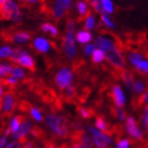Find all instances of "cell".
<instances>
[{"mask_svg": "<svg viewBox=\"0 0 148 148\" xmlns=\"http://www.w3.org/2000/svg\"><path fill=\"white\" fill-rule=\"evenodd\" d=\"M95 126L97 127L101 131H103V132L105 133V134H107V136H110L113 134V127H111L110 125L106 122L105 119H104L103 116H101V115L96 116Z\"/></svg>", "mask_w": 148, "mask_h": 148, "instance_id": "10", "label": "cell"}, {"mask_svg": "<svg viewBox=\"0 0 148 148\" xmlns=\"http://www.w3.org/2000/svg\"><path fill=\"white\" fill-rule=\"evenodd\" d=\"M62 48H64V51H65L67 57L72 58V57L75 56L76 48H75V43H74L73 32H68L67 33V35L62 40Z\"/></svg>", "mask_w": 148, "mask_h": 148, "instance_id": "7", "label": "cell"}, {"mask_svg": "<svg viewBox=\"0 0 148 148\" xmlns=\"http://www.w3.org/2000/svg\"><path fill=\"white\" fill-rule=\"evenodd\" d=\"M2 107H3V114H2V122L4 123L6 119H10L12 116L16 107L17 102L15 99L14 90L13 91H6L4 93V97L2 99Z\"/></svg>", "mask_w": 148, "mask_h": 148, "instance_id": "3", "label": "cell"}, {"mask_svg": "<svg viewBox=\"0 0 148 148\" xmlns=\"http://www.w3.org/2000/svg\"><path fill=\"white\" fill-rule=\"evenodd\" d=\"M12 69H13V67H11V66L0 65V76H2V75H8V76H11Z\"/></svg>", "mask_w": 148, "mask_h": 148, "instance_id": "33", "label": "cell"}, {"mask_svg": "<svg viewBox=\"0 0 148 148\" xmlns=\"http://www.w3.org/2000/svg\"><path fill=\"white\" fill-rule=\"evenodd\" d=\"M91 39H92V35H91L90 32L87 31V30L79 31L76 34V40L79 43H87V42H89Z\"/></svg>", "mask_w": 148, "mask_h": 148, "instance_id": "18", "label": "cell"}, {"mask_svg": "<svg viewBox=\"0 0 148 148\" xmlns=\"http://www.w3.org/2000/svg\"><path fill=\"white\" fill-rule=\"evenodd\" d=\"M95 46L97 47L99 50H102L103 52H105V51H107V50L115 47V45H114L110 39H108V38L99 36L95 39Z\"/></svg>", "mask_w": 148, "mask_h": 148, "instance_id": "13", "label": "cell"}, {"mask_svg": "<svg viewBox=\"0 0 148 148\" xmlns=\"http://www.w3.org/2000/svg\"><path fill=\"white\" fill-rule=\"evenodd\" d=\"M144 84L141 82V80H136V83H134V89H133V91L136 93H141L144 90Z\"/></svg>", "mask_w": 148, "mask_h": 148, "instance_id": "42", "label": "cell"}, {"mask_svg": "<svg viewBox=\"0 0 148 148\" xmlns=\"http://www.w3.org/2000/svg\"><path fill=\"white\" fill-rule=\"evenodd\" d=\"M22 146H23V145H22V144L19 142V141H16V142L10 143L6 148H22Z\"/></svg>", "mask_w": 148, "mask_h": 148, "instance_id": "45", "label": "cell"}, {"mask_svg": "<svg viewBox=\"0 0 148 148\" xmlns=\"http://www.w3.org/2000/svg\"><path fill=\"white\" fill-rule=\"evenodd\" d=\"M18 109L20 111H22V112H28V111H31L32 109H33V107H32L31 104L29 102H27V101H21V102L19 103Z\"/></svg>", "mask_w": 148, "mask_h": 148, "instance_id": "31", "label": "cell"}, {"mask_svg": "<svg viewBox=\"0 0 148 148\" xmlns=\"http://www.w3.org/2000/svg\"><path fill=\"white\" fill-rule=\"evenodd\" d=\"M102 22L104 25H106L109 28H114V23L109 19L108 14H103L102 15Z\"/></svg>", "mask_w": 148, "mask_h": 148, "instance_id": "38", "label": "cell"}, {"mask_svg": "<svg viewBox=\"0 0 148 148\" xmlns=\"http://www.w3.org/2000/svg\"><path fill=\"white\" fill-rule=\"evenodd\" d=\"M71 6V0H55V4L53 8V15L56 19H59L66 11L70 9Z\"/></svg>", "mask_w": 148, "mask_h": 148, "instance_id": "8", "label": "cell"}, {"mask_svg": "<svg viewBox=\"0 0 148 148\" xmlns=\"http://www.w3.org/2000/svg\"><path fill=\"white\" fill-rule=\"evenodd\" d=\"M93 142H94V144H95L97 148H108L107 144L104 141H102V140L96 138V136H93Z\"/></svg>", "mask_w": 148, "mask_h": 148, "instance_id": "41", "label": "cell"}, {"mask_svg": "<svg viewBox=\"0 0 148 148\" xmlns=\"http://www.w3.org/2000/svg\"><path fill=\"white\" fill-rule=\"evenodd\" d=\"M0 20H13L15 22L21 20L20 11L13 0H4L3 4L0 6Z\"/></svg>", "mask_w": 148, "mask_h": 148, "instance_id": "2", "label": "cell"}, {"mask_svg": "<svg viewBox=\"0 0 148 148\" xmlns=\"http://www.w3.org/2000/svg\"><path fill=\"white\" fill-rule=\"evenodd\" d=\"M105 58V53L103 52L102 50H95L94 53L92 54V62L94 64H99V62H102Z\"/></svg>", "mask_w": 148, "mask_h": 148, "instance_id": "27", "label": "cell"}, {"mask_svg": "<svg viewBox=\"0 0 148 148\" xmlns=\"http://www.w3.org/2000/svg\"><path fill=\"white\" fill-rule=\"evenodd\" d=\"M1 95H2V86L0 84V99H1Z\"/></svg>", "mask_w": 148, "mask_h": 148, "instance_id": "47", "label": "cell"}, {"mask_svg": "<svg viewBox=\"0 0 148 148\" xmlns=\"http://www.w3.org/2000/svg\"><path fill=\"white\" fill-rule=\"evenodd\" d=\"M5 143H6V136H2V138L0 139V148L5 145Z\"/></svg>", "mask_w": 148, "mask_h": 148, "instance_id": "46", "label": "cell"}, {"mask_svg": "<svg viewBox=\"0 0 148 148\" xmlns=\"http://www.w3.org/2000/svg\"><path fill=\"white\" fill-rule=\"evenodd\" d=\"M89 130H90V132L92 133L93 136H96V138L101 139L102 141H104L107 145H111V144H112V140L110 139V136H107V134H105V133L99 132V130H96L95 128H93V127H89Z\"/></svg>", "mask_w": 148, "mask_h": 148, "instance_id": "17", "label": "cell"}, {"mask_svg": "<svg viewBox=\"0 0 148 148\" xmlns=\"http://www.w3.org/2000/svg\"><path fill=\"white\" fill-rule=\"evenodd\" d=\"M116 148H129V140L123 139L116 141Z\"/></svg>", "mask_w": 148, "mask_h": 148, "instance_id": "40", "label": "cell"}, {"mask_svg": "<svg viewBox=\"0 0 148 148\" xmlns=\"http://www.w3.org/2000/svg\"><path fill=\"white\" fill-rule=\"evenodd\" d=\"M121 78L124 82V84L126 85V87L128 89L133 90L134 89V83L136 80L133 78V75L131 73H129L128 71H121Z\"/></svg>", "mask_w": 148, "mask_h": 148, "instance_id": "14", "label": "cell"}, {"mask_svg": "<svg viewBox=\"0 0 148 148\" xmlns=\"http://www.w3.org/2000/svg\"><path fill=\"white\" fill-rule=\"evenodd\" d=\"M3 2H4V0H0V6L2 5V4H3Z\"/></svg>", "mask_w": 148, "mask_h": 148, "instance_id": "48", "label": "cell"}, {"mask_svg": "<svg viewBox=\"0 0 148 148\" xmlns=\"http://www.w3.org/2000/svg\"><path fill=\"white\" fill-rule=\"evenodd\" d=\"M126 129L127 132L131 138H133L134 140H138L142 144H146L148 145V143L144 140V136H143L142 131L140 129L138 125H136V120L133 119L132 116H127L126 119Z\"/></svg>", "mask_w": 148, "mask_h": 148, "instance_id": "5", "label": "cell"}, {"mask_svg": "<svg viewBox=\"0 0 148 148\" xmlns=\"http://www.w3.org/2000/svg\"><path fill=\"white\" fill-rule=\"evenodd\" d=\"M31 113H32V116L34 117L35 120L40 122V121H42V116H41V113H40V110L38 108H34L31 110Z\"/></svg>", "mask_w": 148, "mask_h": 148, "instance_id": "39", "label": "cell"}, {"mask_svg": "<svg viewBox=\"0 0 148 148\" xmlns=\"http://www.w3.org/2000/svg\"><path fill=\"white\" fill-rule=\"evenodd\" d=\"M41 30H42L43 32H46V33H50L53 37H57V35H58L57 29L53 25H51V23H43V25H41Z\"/></svg>", "mask_w": 148, "mask_h": 148, "instance_id": "24", "label": "cell"}, {"mask_svg": "<svg viewBox=\"0 0 148 148\" xmlns=\"http://www.w3.org/2000/svg\"><path fill=\"white\" fill-rule=\"evenodd\" d=\"M74 21L72 19H69L68 22H67V32H73L74 31Z\"/></svg>", "mask_w": 148, "mask_h": 148, "instance_id": "44", "label": "cell"}, {"mask_svg": "<svg viewBox=\"0 0 148 148\" xmlns=\"http://www.w3.org/2000/svg\"><path fill=\"white\" fill-rule=\"evenodd\" d=\"M141 120H142V125L144 129L146 130V132H148V105L144 107V114L142 115Z\"/></svg>", "mask_w": 148, "mask_h": 148, "instance_id": "30", "label": "cell"}, {"mask_svg": "<svg viewBox=\"0 0 148 148\" xmlns=\"http://www.w3.org/2000/svg\"><path fill=\"white\" fill-rule=\"evenodd\" d=\"M34 48L38 51V52H47L50 48V45L48 42V40L45 38H37L34 41Z\"/></svg>", "mask_w": 148, "mask_h": 148, "instance_id": "16", "label": "cell"}, {"mask_svg": "<svg viewBox=\"0 0 148 148\" xmlns=\"http://www.w3.org/2000/svg\"><path fill=\"white\" fill-rule=\"evenodd\" d=\"M94 22H95L94 17H93L92 15H90L89 17L86 19V23H85V29H86L87 31H89V30L93 29V27H94Z\"/></svg>", "mask_w": 148, "mask_h": 148, "instance_id": "36", "label": "cell"}, {"mask_svg": "<svg viewBox=\"0 0 148 148\" xmlns=\"http://www.w3.org/2000/svg\"><path fill=\"white\" fill-rule=\"evenodd\" d=\"M12 51H13V50L10 49L9 47H3V48H1V49H0V57H1V58L10 57V56H11V54H12Z\"/></svg>", "mask_w": 148, "mask_h": 148, "instance_id": "35", "label": "cell"}, {"mask_svg": "<svg viewBox=\"0 0 148 148\" xmlns=\"http://www.w3.org/2000/svg\"><path fill=\"white\" fill-rule=\"evenodd\" d=\"M20 1H21V2H25V0H20Z\"/></svg>", "mask_w": 148, "mask_h": 148, "instance_id": "50", "label": "cell"}, {"mask_svg": "<svg viewBox=\"0 0 148 148\" xmlns=\"http://www.w3.org/2000/svg\"><path fill=\"white\" fill-rule=\"evenodd\" d=\"M95 50L96 49H95V46H94V45H88V46L85 47L84 51H85V54H86V55H92Z\"/></svg>", "mask_w": 148, "mask_h": 148, "instance_id": "43", "label": "cell"}, {"mask_svg": "<svg viewBox=\"0 0 148 148\" xmlns=\"http://www.w3.org/2000/svg\"><path fill=\"white\" fill-rule=\"evenodd\" d=\"M110 110H111L112 115H113L114 117H117L120 121H124L126 119V112L122 108H119V107H111Z\"/></svg>", "mask_w": 148, "mask_h": 148, "instance_id": "22", "label": "cell"}, {"mask_svg": "<svg viewBox=\"0 0 148 148\" xmlns=\"http://www.w3.org/2000/svg\"><path fill=\"white\" fill-rule=\"evenodd\" d=\"M90 1V0H77L76 6H77V11L79 13L80 18H78V21H82L84 18H88L90 15H91V11L88 9V5H87V2Z\"/></svg>", "mask_w": 148, "mask_h": 148, "instance_id": "11", "label": "cell"}, {"mask_svg": "<svg viewBox=\"0 0 148 148\" xmlns=\"http://www.w3.org/2000/svg\"><path fill=\"white\" fill-rule=\"evenodd\" d=\"M72 78H73V74H72L71 70L65 68L57 73V75L55 76V83L59 89L64 90L70 86Z\"/></svg>", "mask_w": 148, "mask_h": 148, "instance_id": "6", "label": "cell"}, {"mask_svg": "<svg viewBox=\"0 0 148 148\" xmlns=\"http://www.w3.org/2000/svg\"><path fill=\"white\" fill-rule=\"evenodd\" d=\"M138 72H140L141 74H148V62L147 60H142V62H140L139 66L136 67Z\"/></svg>", "mask_w": 148, "mask_h": 148, "instance_id": "29", "label": "cell"}, {"mask_svg": "<svg viewBox=\"0 0 148 148\" xmlns=\"http://www.w3.org/2000/svg\"><path fill=\"white\" fill-rule=\"evenodd\" d=\"M17 64H19V65L22 66V67H25V68L29 69V70L32 72H35V70H36L33 58H32L29 54H27L25 52L19 57V59L17 60Z\"/></svg>", "mask_w": 148, "mask_h": 148, "instance_id": "12", "label": "cell"}, {"mask_svg": "<svg viewBox=\"0 0 148 148\" xmlns=\"http://www.w3.org/2000/svg\"><path fill=\"white\" fill-rule=\"evenodd\" d=\"M23 75H25V73H23L21 69L17 68V67H13L12 72H11V76L17 79V78H22Z\"/></svg>", "mask_w": 148, "mask_h": 148, "instance_id": "32", "label": "cell"}, {"mask_svg": "<svg viewBox=\"0 0 148 148\" xmlns=\"http://www.w3.org/2000/svg\"><path fill=\"white\" fill-rule=\"evenodd\" d=\"M31 128H32L31 123L25 120V122L21 124L20 128H19V129L14 133V136H14V138H17V139L21 138V136H25V134H27L29 131H31Z\"/></svg>", "mask_w": 148, "mask_h": 148, "instance_id": "15", "label": "cell"}, {"mask_svg": "<svg viewBox=\"0 0 148 148\" xmlns=\"http://www.w3.org/2000/svg\"><path fill=\"white\" fill-rule=\"evenodd\" d=\"M112 99H113L114 104L119 107V108H122L124 105H125V95H124V92L122 88H121L119 85H115L112 88Z\"/></svg>", "mask_w": 148, "mask_h": 148, "instance_id": "9", "label": "cell"}, {"mask_svg": "<svg viewBox=\"0 0 148 148\" xmlns=\"http://www.w3.org/2000/svg\"><path fill=\"white\" fill-rule=\"evenodd\" d=\"M2 107V99H0V109Z\"/></svg>", "mask_w": 148, "mask_h": 148, "instance_id": "49", "label": "cell"}, {"mask_svg": "<svg viewBox=\"0 0 148 148\" xmlns=\"http://www.w3.org/2000/svg\"><path fill=\"white\" fill-rule=\"evenodd\" d=\"M136 107H141V106L145 105V104H148V90L146 91L144 94L140 96L139 99L136 101Z\"/></svg>", "mask_w": 148, "mask_h": 148, "instance_id": "34", "label": "cell"}, {"mask_svg": "<svg viewBox=\"0 0 148 148\" xmlns=\"http://www.w3.org/2000/svg\"><path fill=\"white\" fill-rule=\"evenodd\" d=\"M25 121V117L23 116V115H17V116H16L15 119L12 121V123H11V126H10V129H11V131L15 133L16 131L20 128L21 124L23 123Z\"/></svg>", "mask_w": 148, "mask_h": 148, "instance_id": "19", "label": "cell"}, {"mask_svg": "<svg viewBox=\"0 0 148 148\" xmlns=\"http://www.w3.org/2000/svg\"><path fill=\"white\" fill-rule=\"evenodd\" d=\"M31 133H32V136H35V138L38 140H45V138H46L45 130L41 129V128L38 126H33V128H31Z\"/></svg>", "mask_w": 148, "mask_h": 148, "instance_id": "25", "label": "cell"}, {"mask_svg": "<svg viewBox=\"0 0 148 148\" xmlns=\"http://www.w3.org/2000/svg\"><path fill=\"white\" fill-rule=\"evenodd\" d=\"M105 58L110 62L111 65L116 67L119 69H123L126 66V60L123 57L120 49H117L116 47H113L111 49L105 51Z\"/></svg>", "mask_w": 148, "mask_h": 148, "instance_id": "4", "label": "cell"}, {"mask_svg": "<svg viewBox=\"0 0 148 148\" xmlns=\"http://www.w3.org/2000/svg\"><path fill=\"white\" fill-rule=\"evenodd\" d=\"M128 58H129V62H131L134 67H138L140 62H142V60H144V59H143V56L141 55L139 52H130L129 54H128Z\"/></svg>", "mask_w": 148, "mask_h": 148, "instance_id": "21", "label": "cell"}, {"mask_svg": "<svg viewBox=\"0 0 148 148\" xmlns=\"http://www.w3.org/2000/svg\"><path fill=\"white\" fill-rule=\"evenodd\" d=\"M77 97L76 89L73 86H69L65 91V99L69 103H73L74 99Z\"/></svg>", "mask_w": 148, "mask_h": 148, "instance_id": "20", "label": "cell"}, {"mask_svg": "<svg viewBox=\"0 0 148 148\" xmlns=\"http://www.w3.org/2000/svg\"><path fill=\"white\" fill-rule=\"evenodd\" d=\"M77 112L80 114V116L84 119H90L94 115V110L91 108H84V107H77Z\"/></svg>", "mask_w": 148, "mask_h": 148, "instance_id": "23", "label": "cell"}, {"mask_svg": "<svg viewBox=\"0 0 148 148\" xmlns=\"http://www.w3.org/2000/svg\"><path fill=\"white\" fill-rule=\"evenodd\" d=\"M90 3H91V6H92L93 9H94V11L97 13H99V14H107L105 11V9H104V6H103V3L99 1V0H90Z\"/></svg>", "mask_w": 148, "mask_h": 148, "instance_id": "26", "label": "cell"}, {"mask_svg": "<svg viewBox=\"0 0 148 148\" xmlns=\"http://www.w3.org/2000/svg\"><path fill=\"white\" fill-rule=\"evenodd\" d=\"M47 123L59 139H66L70 136L69 121L67 120V117L56 114H49L47 117Z\"/></svg>", "mask_w": 148, "mask_h": 148, "instance_id": "1", "label": "cell"}, {"mask_svg": "<svg viewBox=\"0 0 148 148\" xmlns=\"http://www.w3.org/2000/svg\"><path fill=\"white\" fill-rule=\"evenodd\" d=\"M25 53V51H22L20 48H16V49H14L12 51V54H11V56H10L9 58L12 60L13 62H15V64H17V60L19 59V57Z\"/></svg>", "mask_w": 148, "mask_h": 148, "instance_id": "28", "label": "cell"}, {"mask_svg": "<svg viewBox=\"0 0 148 148\" xmlns=\"http://www.w3.org/2000/svg\"><path fill=\"white\" fill-rule=\"evenodd\" d=\"M103 6H104V9H105L107 14L113 13V4H112V2H111L110 0H107L105 2H103Z\"/></svg>", "mask_w": 148, "mask_h": 148, "instance_id": "37", "label": "cell"}]
</instances>
